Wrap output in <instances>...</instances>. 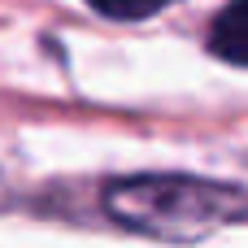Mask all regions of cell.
<instances>
[{
  "label": "cell",
  "instance_id": "6da1fadb",
  "mask_svg": "<svg viewBox=\"0 0 248 248\" xmlns=\"http://www.w3.org/2000/svg\"><path fill=\"white\" fill-rule=\"evenodd\" d=\"M105 214L148 240L192 244L218 227L248 222V192L192 174H131L109 179L100 192Z\"/></svg>",
  "mask_w": 248,
  "mask_h": 248
},
{
  "label": "cell",
  "instance_id": "3957f363",
  "mask_svg": "<svg viewBox=\"0 0 248 248\" xmlns=\"http://www.w3.org/2000/svg\"><path fill=\"white\" fill-rule=\"evenodd\" d=\"M96 13H105V17H118V22H140V17H153V13H161L166 4H174V0H87Z\"/></svg>",
  "mask_w": 248,
  "mask_h": 248
},
{
  "label": "cell",
  "instance_id": "7a4b0ae2",
  "mask_svg": "<svg viewBox=\"0 0 248 248\" xmlns=\"http://www.w3.org/2000/svg\"><path fill=\"white\" fill-rule=\"evenodd\" d=\"M209 48H214V57H222V61L248 70V0H231V4L214 17V26H209Z\"/></svg>",
  "mask_w": 248,
  "mask_h": 248
}]
</instances>
